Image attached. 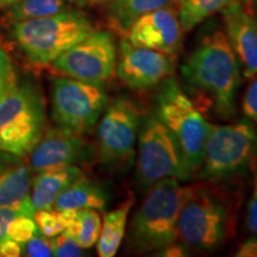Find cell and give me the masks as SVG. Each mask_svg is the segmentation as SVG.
<instances>
[{
  "label": "cell",
  "mask_w": 257,
  "mask_h": 257,
  "mask_svg": "<svg viewBox=\"0 0 257 257\" xmlns=\"http://www.w3.org/2000/svg\"><path fill=\"white\" fill-rule=\"evenodd\" d=\"M114 0H96V3H112Z\"/></svg>",
  "instance_id": "cell-38"
},
{
  "label": "cell",
  "mask_w": 257,
  "mask_h": 257,
  "mask_svg": "<svg viewBox=\"0 0 257 257\" xmlns=\"http://www.w3.org/2000/svg\"><path fill=\"white\" fill-rule=\"evenodd\" d=\"M19 81L17 70L5 48H0V101Z\"/></svg>",
  "instance_id": "cell-25"
},
{
  "label": "cell",
  "mask_w": 257,
  "mask_h": 257,
  "mask_svg": "<svg viewBox=\"0 0 257 257\" xmlns=\"http://www.w3.org/2000/svg\"><path fill=\"white\" fill-rule=\"evenodd\" d=\"M175 57L149 48L134 46L126 38L120 41L115 73L124 85L136 91L156 88L173 75Z\"/></svg>",
  "instance_id": "cell-12"
},
{
  "label": "cell",
  "mask_w": 257,
  "mask_h": 257,
  "mask_svg": "<svg viewBox=\"0 0 257 257\" xmlns=\"http://www.w3.org/2000/svg\"><path fill=\"white\" fill-rule=\"evenodd\" d=\"M66 10L64 0H21L17 4L5 10L0 19L3 27H11L12 24L31 19L53 16Z\"/></svg>",
  "instance_id": "cell-21"
},
{
  "label": "cell",
  "mask_w": 257,
  "mask_h": 257,
  "mask_svg": "<svg viewBox=\"0 0 257 257\" xmlns=\"http://www.w3.org/2000/svg\"><path fill=\"white\" fill-rule=\"evenodd\" d=\"M9 31L15 47L25 60L36 67H44L95 29L85 14L66 9L48 17L12 24Z\"/></svg>",
  "instance_id": "cell-4"
},
{
  "label": "cell",
  "mask_w": 257,
  "mask_h": 257,
  "mask_svg": "<svg viewBox=\"0 0 257 257\" xmlns=\"http://www.w3.org/2000/svg\"><path fill=\"white\" fill-rule=\"evenodd\" d=\"M31 172L24 157L0 152V206H11L30 197Z\"/></svg>",
  "instance_id": "cell-17"
},
{
  "label": "cell",
  "mask_w": 257,
  "mask_h": 257,
  "mask_svg": "<svg viewBox=\"0 0 257 257\" xmlns=\"http://www.w3.org/2000/svg\"><path fill=\"white\" fill-rule=\"evenodd\" d=\"M78 226L75 238L83 249L92 248L98 242L101 231V218L99 212L93 208H79L76 210Z\"/></svg>",
  "instance_id": "cell-23"
},
{
  "label": "cell",
  "mask_w": 257,
  "mask_h": 257,
  "mask_svg": "<svg viewBox=\"0 0 257 257\" xmlns=\"http://www.w3.org/2000/svg\"><path fill=\"white\" fill-rule=\"evenodd\" d=\"M134 204L135 198L130 197L104 216L100 236L96 242V250L100 257H112L117 253L126 232L127 218Z\"/></svg>",
  "instance_id": "cell-19"
},
{
  "label": "cell",
  "mask_w": 257,
  "mask_h": 257,
  "mask_svg": "<svg viewBox=\"0 0 257 257\" xmlns=\"http://www.w3.org/2000/svg\"><path fill=\"white\" fill-rule=\"evenodd\" d=\"M231 2L233 0H175L182 30L191 31Z\"/></svg>",
  "instance_id": "cell-22"
},
{
  "label": "cell",
  "mask_w": 257,
  "mask_h": 257,
  "mask_svg": "<svg viewBox=\"0 0 257 257\" xmlns=\"http://www.w3.org/2000/svg\"><path fill=\"white\" fill-rule=\"evenodd\" d=\"M108 198L110 195L107 191L100 184L82 175L61 193L54 202L53 208L57 211L79 208L105 211Z\"/></svg>",
  "instance_id": "cell-18"
},
{
  "label": "cell",
  "mask_w": 257,
  "mask_h": 257,
  "mask_svg": "<svg viewBox=\"0 0 257 257\" xmlns=\"http://www.w3.org/2000/svg\"><path fill=\"white\" fill-rule=\"evenodd\" d=\"M69 4H72L76 8H86V6L95 4L96 0H67Z\"/></svg>",
  "instance_id": "cell-34"
},
{
  "label": "cell",
  "mask_w": 257,
  "mask_h": 257,
  "mask_svg": "<svg viewBox=\"0 0 257 257\" xmlns=\"http://www.w3.org/2000/svg\"><path fill=\"white\" fill-rule=\"evenodd\" d=\"M251 80L244 93L242 108L248 119L257 123V76Z\"/></svg>",
  "instance_id": "cell-30"
},
{
  "label": "cell",
  "mask_w": 257,
  "mask_h": 257,
  "mask_svg": "<svg viewBox=\"0 0 257 257\" xmlns=\"http://www.w3.org/2000/svg\"><path fill=\"white\" fill-rule=\"evenodd\" d=\"M24 245L25 256L30 257H50L53 255V246L49 237L38 232L31 239H29Z\"/></svg>",
  "instance_id": "cell-29"
},
{
  "label": "cell",
  "mask_w": 257,
  "mask_h": 257,
  "mask_svg": "<svg viewBox=\"0 0 257 257\" xmlns=\"http://www.w3.org/2000/svg\"><path fill=\"white\" fill-rule=\"evenodd\" d=\"M172 4L173 0H114L110 10L111 25L118 32L126 34L137 18Z\"/></svg>",
  "instance_id": "cell-20"
},
{
  "label": "cell",
  "mask_w": 257,
  "mask_h": 257,
  "mask_svg": "<svg viewBox=\"0 0 257 257\" xmlns=\"http://www.w3.org/2000/svg\"><path fill=\"white\" fill-rule=\"evenodd\" d=\"M34 219L40 232L49 238L64 231L59 211L54 208L36 211L34 214Z\"/></svg>",
  "instance_id": "cell-26"
},
{
  "label": "cell",
  "mask_w": 257,
  "mask_h": 257,
  "mask_svg": "<svg viewBox=\"0 0 257 257\" xmlns=\"http://www.w3.org/2000/svg\"><path fill=\"white\" fill-rule=\"evenodd\" d=\"M47 130V113L40 88L25 80L0 101V152L27 157Z\"/></svg>",
  "instance_id": "cell-7"
},
{
  "label": "cell",
  "mask_w": 257,
  "mask_h": 257,
  "mask_svg": "<svg viewBox=\"0 0 257 257\" xmlns=\"http://www.w3.org/2000/svg\"><path fill=\"white\" fill-rule=\"evenodd\" d=\"M234 256L237 257H257V236L249 237L242 243Z\"/></svg>",
  "instance_id": "cell-33"
},
{
  "label": "cell",
  "mask_w": 257,
  "mask_h": 257,
  "mask_svg": "<svg viewBox=\"0 0 257 257\" xmlns=\"http://www.w3.org/2000/svg\"><path fill=\"white\" fill-rule=\"evenodd\" d=\"M234 195L220 182L192 185L179 216V242L187 249L213 251L234 234Z\"/></svg>",
  "instance_id": "cell-2"
},
{
  "label": "cell",
  "mask_w": 257,
  "mask_h": 257,
  "mask_svg": "<svg viewBox=\"0 0 257 257\" xmlns=\"http://www.w3.org/2000/svg\"><path fill=\"white\" fill-rule=\"evenodd\" d=\"M257 161V131L252 121L211 124L204 159L195 178L224 182L248 174Z\"/></svg>",
  "instance_id": "cell-6"
},
{
  "label": "cell",
  "mask_w": 257,
  "mask_h": 257,
  "mask_svg": "<svg viewBox=\"0 0 257 257\" xmlns=\"http://www.w3.org/2000/svg\"><path fill=\"white\" fill-rule=\"evenodd\" d=\"M185 91L198 108L212 111L219 119L236 115L240 67L226 35L214 30L201 38L181 67Z\"/></svg>",
  "instance_id": "cell-1"
},
{
  "label": "cell",
  "mask_w": 257,
  "mask_h": 257,
  "mask_svg": "<svg viewBox=\"0 0 257 257\" xmlns=\"http://www.w3.org/2000/svg\"><path fill=\"white\" fill-rule=\"evenodd\" d=\"M23 248L22 244L4 236L0 239V257H18L22 256Z\"/></svg>",
  "instance_id": "cell-32"
},
{
  "label": "cell",
  "mask_w": 257,
  "mask_h": 257,
  "mask_svg": "<svg viewBox=\"0 0 257 257\" xmlns=\"http://www.w3.org/2000/svg\"><path fill=\"white\" fill-rule=\"evenodd\" d=\"M118 48L110 31H93L51 63L68 78L105 85L115 74Z\"/></svg>",
  "instance_id": "cell-11"
},
{
  "label": "cell",
  "mask_w": 257,
  "mask_h": 257,
  "mask_svg": "<svg viewBox=\"0 0 257 257\" xmlns=\"http://www.w3.org/2000/svg\"><path fill=\"white\" fill-rule=\"evenodd\" d=\"M105 85L61 76L51 86V117L69 133L91 134L108 105Z\"/></svg>",
  "instance_id": "cell-9"
},
{
  "label": "cell",
  "mask_w": 257,
  "mask_h": 257,
  "mask_svg": "<svg viewBox=\"0 0 257 257\" xmlns=\"http://www.w3.org/2000/svg\"><path fill=\"white\" fill-rule=\"evenodd\" d=\"M95 150L83 135L63 130L59 126L47 128L29 154V166L34 172L61 167L79 166L94 159Z\"/></svg>",
  "instance_id": "cell-13"
},
{
  "label": "cell",
  "mask_w": 257,
  "mask_h": 257,
  "mask_svg": "<svg viewBox=\"0 0 257 257\" xmlns=\"http://www.w3.org/2000/svg\"><path fill=\"white\" fill-rule=\"evenodd\" d=\"M21 0H0V10H6L10 6L17 4Z\"/></svg>",
  "instance_id": "cell-35"
},
{
  "label": "cell",
  "mask_w": 257,
  "mask_h": 257,
  "mask_svg": "<svg viewBox=\"0 0 257 257\" xmlns=\"http://www.w3.org/2000/svg\"><path fill=\"white\" fill-rule=\"evenodd\" d=\"M156 88L155 113L175 138L184 161L186 181H189L201 167L211 123L173 75Z\"/></svg>",
  "instance_id": "cell-5"
},
{
  "label": "cell",
  "mask_w": 257,
  "mask_h": 257,
  "mask_svg": "<svg viewBox=\"0 0 257 257\" xmlns=\"http://www.w3.org/2000/svg\"><path fill=\"white\" fill-rule=\"evenodd\" d=\"M40 232L34 217L18 216L6 227V234L9 238L16 240L23 245L29 239H31L35 234Z\"/></svg>",
  "instance_id": "cell-24"
},
{
  "label": "cell",
  "mask_w": 257,
  "mask_h": 257,
  "mask_svg": "<svg viewBox=\"0 0 257 257\" xmlns=\"http://www.w3.org/2000/svg\"><path fill=\"white\" fill-rule=\"evenodd\" d=\"M250 6H251V8H252L253 12H255V15H256V17H257V0H255V2H253Z\"/></svg>",
  "instance_id": "cell-37"
},
{
  "label": "cell",
  "mask_w": 257,
  "mask_h": 257,
  "mask_svg": "<svg viewBox=\"0 0 257 257\" xmlns=\"http://www.w3.org/2000/svg\"><path fill=\"white\" fill-rule=\"evenodd\" d=\"M53 246V255L56 257H76L82 256L83 248L75 237L66 232H61L50 238Z\"/></svg>",
  "instance_id": "cell-28"
},
{
  "label": "cell",
  "mask_w": 257,
  "mask_h": 257,
  "mask_svg": "<svg viewBox=\"0 0 257 257\" xmlns=\"http://www.w3.org/2000/svg\"><path fill=\"white\" fill-rule=\"evenodd\" d=\"M182 34L178 9L172 4L137 18L128 28L126 40L175 57L181 50Z\"/></svg>",
  "instance_id": "cell-14"
},
{
  "label": "cell",
  "mask_w": 257,
  "mask_h": 257,
  "mask_svg": "<svg viewBox=\"0 0 257 257\" xmlns=\"http://www.w3.org/2000/svg\"><path fill=\"white\" fill-rule=\"evenodd\" d=\"M246 229L252 236H257V175L253 184V191L246 210Z\"/></svg>",
  "instance_id": "cell-31"
},
{
  "label": "cell",
  "mask_w": 257,
  "mask_h": 257,
  "mask_svg": "<svg viewBox=\"0 0 257 257\" xmlns=\"http://www.w3.org/2000/svg\"><path fill=\"white\" fill-rule=\"evenodd\" d=\"M83 175L79 166L50 168L37 172L31 179L30 199L35 211L50 210L57 197Z\"/></svg>",
  "instance_id": "cell-16"
},
{
  "label": "cell",
  "mask_w": 257,
  "mask_h": 257,
  "mask_svg": "<svg viewBox=\"0 0 257 257\" xmlns=\"http://www.w3.org/2000/svg\"><path fill=\"white\" fill-rule=\"evenodd\" d=\"M168 178L186 181L181 152L155 112L143 113L137 138V188L146 194L156 182Z\"/></svg>",
  "instance_id": "cell-8"
},
{
  "label": "cell",
  "mask_w": 257,
  "mask_h": 257,
  "mask_svg": "<svg viewBox=\"0 0 257 257\" xmlns=\"http://www.w3.org/2000/svg\"><path fill=\"white\" fill-rule=\"evenodd\" d=\"M191 186L179 179L156 182L134 214L127 234L128 248L137 253H159L179 242V216Z\"/></svg>",
  "instance_id": "cell-3"
},
{
  "label": "cell",
  "mask_w": 257,
  "mask_h": 257,
  "mask_svg": "<svg viewBox=\"0 0 257 257\" xmlns=\"http://www.w3.org/2000/svg\"><path fill=\"white\" fill-rule=\"evenodd\" d=\"M240 2H242V4L244 6H250L255 0H240Z\"/></svg>",
  "instance_id": "cell-36"
},
{
  "label": "cell",
  "mask_w": 257,
  "mask_h": 257,
  "mask_svg": "<svg viewBox=\"0 0 257 257\" xmlns=\"http://www.w3.org/2000/svg\"><path fill=\"white\" fill-rule=\"evenodd\" d=\"M35 212L30 197L11 206H0V239L6 234V227L11 220L18 216L34 217Z\"/></svg>",
  "instance_id": "cell-27"
},
{
  "label": "cell",
  "mask_w": 257,
  "mask_h": 257,
  "mask_svg": "<svg viewBox=\"0 0 257 257\" xmlns=\"http://www.w3.org/2000/svg\"><path fill=\"white\" fill-rule=\"evenodd\" d=\"M143 113L127 96L108 102L96 124V155L107 168L127 170L135 161Z\"/></svg>",
  "instance_id": "cell-10"
},
{
  "label": "cell",
  "mask_w": 257,
  "mask_h": 257,
  "mask_svg": "<svg viewBox=\"0 0 257 257\" xmlns=\"http://www.w3.org/2000/svg\"><path fill=\"white\" fill-rule=\"evenodd\" d=\"M225 35L238 60L245 79L257 76V18L240 0H233L221 10Z\"/></svg>",
  "instance_id": "cell-15"
}]
</instances>
